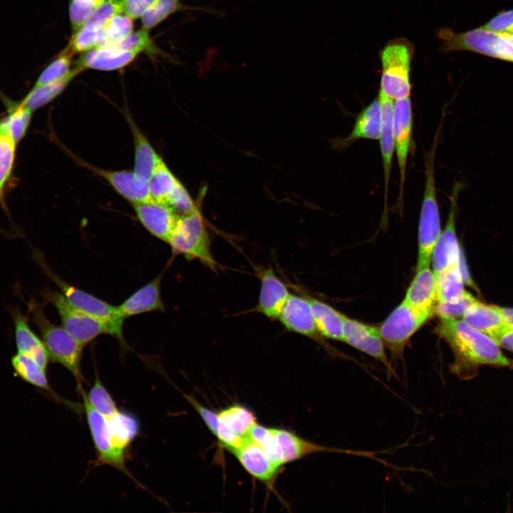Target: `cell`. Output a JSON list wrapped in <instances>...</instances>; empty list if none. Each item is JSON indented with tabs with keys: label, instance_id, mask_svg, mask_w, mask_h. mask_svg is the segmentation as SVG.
I'll return each mask as SVG.
<instances>
[{
	"label": "cell",
	"instance_id": "f35d334b",
	"mask_svg": "<svg viewBox=\"0 0 513 513\" xmlns=\"http://www.w3.org/2000/svg\"><path fill=\"white\" fill-rule=\"evenodd\" d=\"M248 435L279 465L284 464L281 450L273 428H268L255 424L249 431Z\"/></svg>",
	"mask_w": 513,
	"mask_h": 513
},
{
	"label": "cell",
	"instance_id": "4dcf8cb0",
	"mask_svg": "<svg viewBox=\"0 0 513 513\" xmlns=\"http://www.w3.org/2000/svg\"><path fill=\"white\" fill-rule=\"evenodd\" d=\"M83 70L75 67L65 76L55 81L38 86H33L21 100L26 107L34 111L57 98Z\"/></svg>",
	"mask_w": 513,
	"mask_h": 513
},
{
	"label": "cell",
	"instance_id": "7402d4cb",
	"mask_svg": "<svg viewBox=\"0 0 513 513\" xmlns=\"http://www.w3.org/2000/svg\"><path fill=\"white\" fill-rule=\"evenodd\" d=\"M162 276H157L138 289L118 306V312L123 318L153 311H165V304L160 294Z\"/></svg>",
	"mask_w": 513,
	"mask_h": 513
},
{
	"label": "cell",
	"instance_id": "83f0119b",
	"mask_svg": "<svg viewBox=\"0 0 513 513\" xmlns=\"http://www.w3.org/2000/svg\"><path fill=\"white\" fill-rule=\"evenodd\" d=\"M141 53L138 51L118 50L110 48H94L85 52L76 62V66L84 70L114 71L132 62Z\"/></svg>",
	"mask_w": 513,
	"mask_h": 513
},
{
	"label": "cell",
	"instance_id": "ac0fdd59",
	"mask_svg": "<svg viewBox=\"0 0 513 513\" xmlns=\"http://www.w3.org/2000/svg\"><path fill=\"white\" fill-rule=\"evenodd\" d=\"M259 278L260 292L255 309L270 320L278 319L291 293L271 268L262 270Z\"/></svg>",
	"mask_w": 513,
	"mask_h": 513
},
{
	"label": "cell",
	"instance_id": "e575fe53",
	"mask_svg": "<svg viewBox=\"0 0 513 513\" xmlns=\"http://www.w3.org/2000/svg\"><path fill=\"white\" fill-rule=\"evenodd\" d=\"M132 19L121 14L112 17L98 31L95 48H103L125 38L133 31Z\"/></svg>",
	"mask_w": 513,
	"mask_h": 513
},
{
	"label": "cell",
	"instance_id": "d4e9b609",
	"mask_svg": "<svg viewBox=\"0 0 513 513\" xmlns=\"http://www.w3.org/2000/svg\"><path fill=\"white\" fill-rule=\"evenodd\" d=\"M470 326L492 338L495 343L509 326L497 306L477 301L470 306L462 316Z\"/></svg>",
	"mask_w": 513,
	"mask_h": 513
},
{
	"label": "cell",
	"instance_id": "f907efd6",
	"mask_svg": "<svg viewBox=\"0 0 513 513\" xmlns=\"http://www.w3.org/2000/svg\"><path fill=\"white\" fill-rule=\"evenodd\" d=\"M459 266L464 283L467 284V285L472 286L474 289H476V286L474 284V282L470 276V273L468 272V269L467 268L462 252L460 256Z\"/></svg>",
	"mask_w": 513,
	"mask_h": 513
},
{
	"label": "cell",
	"instance_id": "4fadbf2b",
	"mask_svg": "<svg viewBox=\"0 0 513 513\" xmlns=\"http://www.w3.org/2000/svg\"><path fill=\"white\" fill-rule=\"evenodd\" d=\"M219 425L215 436L229 451L237 447L256 424L253 413L240 405H233L217 413Z\"/></svg>",
	"mask_w": 513,
	"mask_h": 513
},
{
	"label": "cell",
	"instance_id": "f6af8a7d",
	"mask_svg": "<svg viewBox=\"0 0 513 513\" xmlns=\"http://www.w3.org/2000/svg\"><path fill=\"white\" fill-rule=\"evenodd\" d=\"M151 41L148 30L142 28L138 31L132 32L123 39L111 43L106 48L125 51H143L150 46ZM104 48V47H103Z\"/></svg>",
	"mask_w": 513,
	"mask_h": 513
},
{
	"label": "cell",
	"instance_id": "5bb4252c",
	"mask_svg": "<svg viewBox=\"0 0 513 513\" xmlns=\"http://www.w3.org/2000/svg\"><path fill=\"white\" fill-rule=\"evenodd\" d=\"M343 342L382 363L393 371L388 360L379 328L344 316Z\"/></svg>",
	"mask_w": 513,
	"mask_h": 513
},
{
	"label": "cell",
	"instance_id": "30bf717a",
	"mask_svg": "<svg viewBox=\"0 0 513 513\" xmlns=\"http://www.w3.org/2000/svg\"><path fill=\"white\" fill-rule=\"evenodd\" d=\"M434 314L414 309L405 301L397 306L379 328L382 340L392 357L400 358L410 337Z\"/></svg>",
	"mask_w": 513,
	"mask_h": 513
},
{
	"label": "cell",
	"instance_id": "ffe728a7",
	"mask_svg": "<svg viewBox=\"0 0 513 513\" xmlns=\"http://www.w3.org/2000/svg\"><path fill=\"white\" fill-rule=\"evenodd\" d=\"M14 325V337L17 353L34 360L43 368H47L49 357L41 339L28 325V314L24 315L19 307L11 309Z\"/></svg>",
	"mask_w": 513,
	"mask_h": 513
},
{
	"label": "cell",
	"instance_id": "277c9868",
	"mask_svg": "<svg viewBox=\"0 0 513 513\" xmlns=\"http://www.w3.org/2000/svg\"><path fill=\"white\" fill-rule=\"evenodd\" d=\"M437 36L442 41L441 52L467 51L513 63V33L480 26L460 33L442 28Z\"/></svg>",
	"mask_w": 513,
	"mask_h": 513
},
{
	"label": "cell",
	"instance_id": "603a6c76",
	"mask_svg": "<svg viewBox=\"0 0 513 513\" xmlns=\"http://www.w3.org/2000/svg\"><path fill=\"white\" fill-rule=\"evenodd\" d=\"M403 301L415 309L435 314L438 303L437 283L430 266L416 271Z\"/></svg>",
	"mask_w": 513,
	"mask_h": 513
},
{
	"label": "cell",
	"instance_id": "bcb514c9",
	"mask_svg": "<svg viewBox=\"0 0 513 513\" xmlns=\"http://www.w3.org/2000/svg\"><path fill=\"white\" fill-rule=\"evenodd\" d=\"M98 31L83 25L74 32L68 46L73 52H86L93 49L96 45Z\"/></svg>",
	"mask_w": 513,
	"mask_h": 513
},
{
	"label": "cell",
	"instance_id": "5b68a950",
	"mask_svg": "<svg viewBox=\"0 0 513 513\" xmlns=\"http://www.w3.org/2000/svg\"><path fill=\"white\" fill-rule=\"evenodd\" d=\"M167 244L172 256L183 255L187 260L197 259L213 271L218 263L211 250V241L200 207L192 213L180 215Z\"/></svg>",
	"mask_w": 513,
	"mask_h": 513
},
{
	"label": "cell",
	"instance_id": "9c48e42d",
	"mask_svg": "<svg viewBox=\"0 0 513 513\" xmlns=\"http://www.w3.org/2000/svg\"><path fill=\"white\" fill-rule=\"evenodd\" d=\"M41 296L58 311L62 327L83 347L101 334H110L106 323L73 307L60 291L46 288Z\"/></svg>",
	"mask_w": 513,
	"mask_h": 513
},
{
	"label": "cell",
	"instance_id": "f546056e",
	"mask_svg": "<svg viewBox=\"0 0 513 513\" xmlns=\"http://www.w3.org/2000/svg\"><path fill=\"white\" fill-rule=\"evenodd\" d=\"M306 299L320 334L327 338L343 341V323L345 315L328 304L304 295Z\"/></svg>",
	"mask_w": 513,
	"mask_h": 513
},
{
	"label": "cell",
	"instance_id": "d590c367",
	"mask_svg": "<svg viewBox=\"0 0 513 513\" xmlns=\"http://www.w3.org/2000/svg\"><path fill=\"white\" fill-rule=\"evenodd\" d=\"M18 143L0 127V200L12 175Z\"/></svg>",
	"mask_w": 513,
	"mask_h": 513
},
{
	"label": "cell",
	"instance_id": "681fc988",
	"mask_svg": "<svg viewBox=\"0 0 513 513\" xmlns=\"http://www.w3.org/2000/svg\"><path fill=\"white\" fill-rule=\"evenodd\" d=\"M496 343L499 347L513 352V326H509L499 337Z\"/></svg>",
	"mask_w": 513,
	"mask_h": 513
},
{
	"label": "cell",
	"instance_id": "74e56055",
	"mask_svg": "<svg viewBox=\"0 0 513 513\" xmlns=\"http://www.w3.org/2000/svg\"><path fill=\"white\" fill-rule=\"evenodd\" d=\"M73 51L68 45L51 63L41 72L33 86L48 83L65 76L71 70Z\"/></svg>",
	"mask_w": 513,
	"mask_h": 513
},
{
	"label": "cell",
	"instance_id": "cb8c5ba5",
	"mask_svg": "<svg viewBox=\"0 0 513 513\" xmlns=\"http://www.w3.org/2000/svg\"><path fill=\"white\" fill-rule=\"evenodd\" d=\"M381 128V107L378 98H375L357 115L351 133L337 140L338 148L344 149L358 140H378Z\"/></svg>",
	"mask_w": 513,
	"mask_h": 513
},
{
	"label": "cell",
	"instance_id": "60d3db41",
	"mask_svg": "<svg viewBox=\"0 0 513 513\" xmlns=\"http://www.w3.org/2000/svg\"><path fill=\"white\" fill-rule=\"evenodd\" d=\"M121 13L123 8L120 0L103 1L84 25L98 31L112 17Z\"/></svg>",
	"mask_w": 513,
	"mask_h": 513
},
{
	"label": "cell",
	"instance_id": "db71d44e",
	"mask_svg": "<svg viewBox=\"0 0 513 513\" xmlns=\"http://www.w3.org/2000/svg\"><path fill=\"white\" fill-rule=\"evenodd\" d=\"M0 123H1V118H0Z\"/></svg>",
	"mask_w": 513,
	"mask_h": 513
},
{
	"label": "cell",
	"instance_id": "ba28073f",
	"mask_svg": "<svg viewBox=\"0 0 513 513\" xmlns=\"http://www.w3.org/2000/svg\"><path fill=\"white\" fill-rule=\"evenodd\" d=\"M34 256L44 272L55 282L60 292L73 307L104 322L110 328V335L120 341L123 339L122 328L125 319L120 315L118 306L69 284L49 269L39 253L35 254Z\"/></svg>",
	"mask_w": 513,
	"mask_h": 513
},
{
	"label": "cell",
	"instance_id": "2e32d148",
	"mask_svg": "<svg viewBox=\"0 0 513 513\" xmlns=\"http://www.w3.org/2000/svg\"><path fill=\"white\" fill-rule=\"evenodd\" d=\"M278 319L289 331L316 341H321L322 336L317 329L309 304L304 295L291 294Z\"/></svg>",
	"mask_w": 513,
	"mask_h": 513
},
{
	"label": "cell",
	"instance_id": "44dd1931",
	"mask_svg": "<svg viewBox=\"0 0 513 513\" xmlns=\"http://www.w3.org/2000/svg\"><path fill=\"white\" fill-rule=\"evenodd\" d=\"M378 98L381 107V128L379 138L384 180V212L388 207V189L394 149L393 113L394 100L380 90Z\"/></svg>",
	"mask_w": 513,
	"mask_h": 513
},
{
	"label": "cell",
	"instance_id": "ee69618b",
	"mask_svg": "<svg viewBox=\"0 0 513 513\" xmlns=\"http://www.w3.org/2000/svg\"><path fill=\"white\" fill-rule=\"evenodd\" d=\"M166 204L180 216L192 213L199 207L180 182L168 197Z\"/></svg>",
	"mask_w": 513,
	"mask_h": 513
},
{
	"label": "cell",
	"instance_id": "7dc6e473",
	"mask_svg": "<svg viewBox=\"0 0 513 513\" xmlns=\"http://www.w3.org/2000/svg\"><path fill=\"white\" fill-rule=\"evenodd\" d=\"M480 26L493 31L513 33V9L499 11Z\"/></svg>",
	"mask_w": 513,
	"mask_h": 513
},
{
	"label": "cell",
	"instance_id": "52a82bcc",
	"mask_svg": "<svg viewBox=\"0 0 513 513\" xmlns=\"http://www.w3.org/2000/svg\"><path fill=\"white\" fill-rule=\"evenodd\" d=\"M80 393L97 453L96 465L113 467L137 482L125 465V452L129 445L118 435L110 419L99 413L90 405L84 390Z\"/></svg>",
	"mask_w": 513,
	"mask_h": 513
},
{
	"label": "cell",
	"instance_id": "e0dca14e",
	"mask_svg": "<svg viewBox=\"0 0 513 513\" xmlns=\"http://www.w3.org/2000/svg\"><path fill=\"white\" fill-rule=\"evenodd\" d=\"M79 164L103 177L119 195L132 204L152 200L150 194L148 182L139 179L133 171L106 170L83 162L81 160H79Z\"/></svg>",
	"mask_w": 513,
	"mask_h": 513
},
{
	"label": "cell",
	"instance_id": "7bdbcfd3",
	"mask_svg": "<svg viewBox=\"0 0 513 513\" xmlns=\"http://www.w3.org/2000/svg\"><path fill=\"white\" fill-rule=\"evenodd\" d=\"M478 301L470 293L465 291L463 296L454 303L439 302L435 306V314L439 318L462 317L465 311L472 304Z\"/></svg>",
	"mask_w": 513,
	"mask_h": 513
},
{
	"label": "cell",
	"instance_id": "3957f363",
	"mask_svg": "<svg viewBox=\"0 0 513 513\" xmlns=\"http://www.w3.org/2000/svg\"><path fill=\"white\" fill-rule=\"evenodd\" d=\"M27 304L31 321L41 334L49 360L68 369L74 376L79 392L83 391V377L81 369L83 346L62 326L55 325L47 318L42 304L34 299H31Z\"/></svg>",
	"mask_w": 513,
	"mask_h": 513
},
{
	"label": "cell",
	"instance_id": "ab89813d",
	"mask_svg": "<svg viewBox=\"0 0 513 513\" xmlns=\"http://www.w3.org/2000/svg\"><path fill=\"white\" fill-rule=\"evenodd\" d=\"M182 8L180 0H157L141 16L142 28L150 30Z\"/></svg>",
	"mask_w": 513,
	"mask_h": 513
},
{
	"label": "cell",
	"instance_id": "7a4b0ae2",
	"mask_svg": "<svg viewBox=\"0 0 513 513\" xmlns=\"http://www.w3.org/2000/svg\"><path fill=\"white\" fill-rule=\"evenodd\" d=\"M440 128L426 155L425 186L418 227V257L416 271L429 267L435 247L441 234L440 217L435 176V156Z\"/></svg>",
	"mask_w": 513,
	"mask_h": 513
},
{
	"label": "cell",
	"instance_id": "6da1fadb",
	"mask_svg": "<svg viewBox=\"0 0 513 513\" xmlns=\"http://www.w3.org/2000/svg\"><path fill=\"white\" fill-rule=\"evenodd\" d=\"M435 332L451 348L455 360L450 370L461 379L472 377L480 366L510 365L509 359L492 338L463 320L440 318Z\"/></svg>",
	"mask_w": 513,
	"mask_h": 513
},
{
	"label": "cell",
	"instance_id": "816d5d0a",
	"mask_svg": "<svg viewBox=\"0 0 513 513\" xmlns=\"http://www.w3.org/2000/svg\"><path fill=\"white\" fill-rule=\"evenodd\" d=\"M497 308L502 315L503 316L506 323L508 326H513V309L500 307L497 306Z\"/></svg>",
	"mask_w": 513,
	"mask_h": 513
},
{
	"label": "cell",
	"instance_id": "f5cc1de1",
	"mask_svg": "<svg viewBox=\"0 0 513 513\" xmlns=\"http://www.w3.org/2000/svg\"><path fill=\"white\" fill-rule=\"evenodd\" d=\"M100 1H106V0H100Z\"/></svg>",
	"mask_w": 513,
	"mask_h": 513
},
{
	"label": "cell",
	"instance_id": "484cf974",
	"mask_svg": "<svg viewBox=\"0 0 513 513\" xmlns=\"http://www.w3.org/2000/svg\"><path fill=\"white\" fill-rule=\"evenodd\" d=\"M134 142V167L133 172L141 180L148 182L161 160L147 138L136 125L128 113H125Z\"/></svg>",
	"mask_w": 513,
	"mask_h": 513
},
{
	"label": "cell",
	"instance_id": "8d00e7d4",
	"mask_svg": "<svg viewBox=\"0 0 513 513\" xmlns=\"http://www.w3.org/2000/svg\"><path fill=\"white\" fill-rule=\"evenodd\" d=\"M86 396L90 405L107 418H113L121 412L98 375H95L94 383L88 393H86Z\"/></svg>",
	"mask_w": 513,
	"mask_h": 513
},
{
	"label": "cell",
	"instance_id": "f1b7e54d",
	"mask_svg": "<svg viewBox=\"0 0 513 513\" xmlns=\"http://www.w3.org/2000/svg\"><path fill=\"white\" fill-rule=\"evenodd\" d=\"M11 362L15 374L24 381L47 392L54 400L65 404L70 408L74 410H81L79 404L62 398L52 389L48 383L46 370L31 358L16 353L12 356Z\"/></svg>",
	"mask_w": 513,
	"mask_h": 513
},
{
	"label": "cell",
	"instance_id": "8992f818",
	"mask_svg": "<svg viewBox=\"0 0 513 513\" xmlns=\"http://www.w3.org/2000/svg\"><path fill=\"white\" fill-rule=\"evenodd\" d=\"M413 53V45L404 38L391 40L380 51L382 72L379 90L393 100L410 95Z\"/></svg>",
	"mask_w": 513,
	"mask_h": 513
},
{
	"label": "cell",
	"instance_id": "836d02e7",
	"mask_svg": "<svg viewBox=\"0 0 513 513\" xmlns=\"http://www.w3.org/2000/svg\"><path fill=\"white\" fill-rule=\"evenodd\" d=\"M180 181L161 159L150 180V194L152 200L166 203L168 197Z\"/></svg>",
	"mask_w": 513,
	"mask_h": 513
},
{
	"label": "cell",
	"instance_id": "1f68e13d",
	"mask_svg": "<svg viewBox=\"0 0 513 513\" xmlns=\"http://www.w3.org/2000/svg\"><path fill=\"white\" fill-rule=\"evenodd\" d=\"M6 103L8 110L6 115L1 118L0 127L19 143L28 131L33 111L21 101Z\"/></svg>",
	"mask_w": 513,
	"mask_h": 513
},
{
	"label": "cell",
	"instance_id": "8fae6325",
	"mask_svg": "<svg viewBox=\"0 0 513 513\" xmlns=\"http://www.w3.org/2000/svg\"><path fill=\"white\" fill-rule=\"evenodd\" d=\"M413 108L410 96L394 100L393 125L394 149L399 170V192L397 206L403 208L406 167L413 134Z\"/></svg>",
	"mask_w": 513,
	"mask_h": 513
},
{
	"label": "cell",
	"instance_id": "b9f144b4",
	"mask_svg": "<svg viewBox=\"0 0 513 513\" xmlns=\"http://www.w3.org/2000/svg\"><path fill=\"white\" fill-rule=\"evenodd\" d=\"M102 2L100 0H71L69 6V17L74 32L87 22L93 11Z\"/></svg>",
	"mask_w": 513,
	"mask_h": 513
},
{
	"label": "cell",
	"instance_id": "4316f807",
	"mask_svg": "<svg viewBox=\"0 0 513 513\" xmlns=\"http://www.w3.org/2000/svg\"><path fill=\"white\" fill-rule=\"evenodd\" d=\"M282 453L283 462H292L308 455L321 452H334L370 456L369 452L328 447L305 440L283 429L273 428Z\"/></svg>",
	"mask_w": 513,
	"mask_h": 513
},
{
	"label": "cell",
	"instance_id": "9a60e30c",
	"mask_svg": "<svg viewBox=\"0 0 513 513\" xmlns=\"http://www.w3.org/2000/svg\"><path fill=\"white\" fill-rule=\"evenodd\" d=\"M136 217L156 238L168 242L180 215L167 204L150 200L132 204Z\"/></svg>",
	"mask_w": 513,
	"mask_h": 513
},
{
	"label": "cell",
	"instance_id": "d6986e66",
	"mask_svg": "<svg viewBox=\"0 0 513 513\" xmlns=\"http://www.w3.org/2000/svg\"><path fill=\"white\" fill-rule=\"evenodd\" d=\"M231 452L251 475L264 482H271L280 467L248 435Z\"/></svg>",
	"mask_w": 513,
	"mask_h": 513
},
{
	"label": "cell",
	"instance_id": "7c38bea8",
	"mask_svg": "<svg viewBox=\"0 0 513 513\" xmlns=\"http://www.w3.org/2000/svg\"><path fill=\"white\" fill-rule=\"evenodd\" d=\"M461 188V185L457 182L453 187L445 228L433 250L432 261L435 275L458 264L460 261L461 250L456 236L455 219L457 198Z\"/></svg>",
	"mask_w": 513,
	"mask_h": 513
},
{
	"label": "cell",
	"instance_id": "c3c4849f",
	"mask_svg": "<svg viewBox=\"0 0 513 513\" xmlns=\"http://www.w3.org/2000/svg\"><path fill=\"white\" fill-rule=\"evenodd\" d=\"M157 0H120L123 13L132 19L141 17Z\"/></svg>",
	"mask_w": 513,
	"mask_h": 513
},
{
	"label": "cell",
	"instance_id": "d6a6232c",
	"mask_svg": "<svg viewBox=\"0 0 513 513\" xmlns=\"http://www.w3.org/2000/svg\"><path fill=\"white\" fill-rule=\"evenodd\" d=\"M435 276L438 303H454L461 299L465 291L459 263Z\"/></svg>",
	"mask_w": 513,
	"mask_h": 513
}]
</instances>
